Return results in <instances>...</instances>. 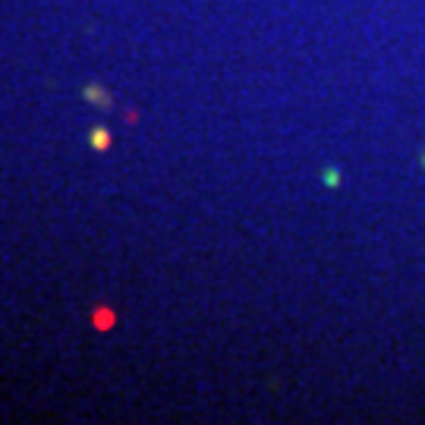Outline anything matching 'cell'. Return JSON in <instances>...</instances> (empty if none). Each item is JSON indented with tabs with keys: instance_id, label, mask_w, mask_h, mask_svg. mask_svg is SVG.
I'll use <instances>...</instances> for the list:
<instances>
[{
	"instance_id": "obj_1",
	"label": "cell",
	"mask_w": 425,
	"mask_h": 425,
	"mask_svg": "<svg viewBox=\"0 0 425 425\" xmlns=\"http://www.w3.org/2000/svg\"><path fill=\"white\" fill-rule=\"evenodd\" d=\"M92 145H95V148H108V133H104V130H95V133H92Z\"/></svg>"
}]
</instances>
